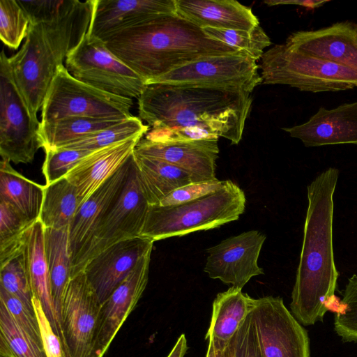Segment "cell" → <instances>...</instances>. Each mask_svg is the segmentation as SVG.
<instances>
[{"label": "cell", "mask_w": 357, "mask_h": 357, "mask_svg": "<svg viewBox=\"0 0 357 357\" xmlns=\"http://www.w3.org/2000/svg\"><path fill=\"white\" fill-rule=\"evenodd\" d=\"M203 31L211 38L245 52L257 61L261 59L264 50L271 45L260 25L250 30L204 28Z\"/></svg>", "instance_id": "34"}, {"label": "cell", "mask_w": 357, "mask_h": 357, "mask_svg": "<svg viewBox=\"0 0 357 357\" xmlns=\"http://www.w3.org/2000/svg\"><path fill=\"white\" fill-rule=\"evenodd\" d=\"M338 178L339 170L329 167L307 187L308 205L303 245L290 303L292 314L304 326L322 321L335 298L338 273L333 222Z\"/></svg>", "instance_id": "2"}, {"label": "cell", "mask_w": 357, "mask_h": 357, "mask_svg": "<svg viewBox=\"0 0 357 357\" xmlns=\"http://www.w3.org/2000/svg\"><path fill=\"white\" fill-rule=\"evenodd\" d=\"M251 314L261 357H310L307 333L281 297L252 298Z\"/></svg>", "instance_id": "11"}, {"label": "cell", "mask_w": 357, "mask_h": 357, "mask_svg": "<svg viewBox=\"0 0 357 357\" xmlns=\"http://www.w3.org/2000/svg\"><path fill=\"white\" fill-rule=\"evenodd\" d=\"M44 246L50 273L52 299L61 325L65 295L72 278L69 227L62 229L45 228Z\"/></svg>", "instance_id": "26"}, {"label": "cell", "mask_w": 357, "mask_h": 357, "mask_svg": "<svg viewBox=\"0 0 357 357\" xmlns=\"http://www.w3.org/2000/svg\"><path fill=\"white\" fill-rule=\"evenodd\" d=\"M24 251L1 266L0 286L35 312Z\"/></svg>", "instance_id": "35"}, {"label": "cell", "mask_w": 357, "mask_h": 357, "mask_svg": "<svg viewBox=\"0 0 357 357\" xmlns=\"http://www.w3.org/2000/svg\"><path fill=\"white\" fill-rule=\"evenodd\" d=\"M172 15L175 0H93L87 33L102 40L126 27Z\"/></svg>", "instance_id": "18"}, {"label": "cell", "mask_w": 357, "mask_h": 357, "mask_svg": "<svg viewBox=\"0 0 357 357\" xmlns=\"http://www.w3.org/2000/svg\"><path fill=\"white\" fill-rule=\"evenodd\" d=\"M335 310L334 328L342 341L357 342V275L348 279L342 298Z\"/></svg>", "instance_id": "37"}, {"label": "cell", "mask_w": 357, "mask_h": 357, "mask_svg": "<svg viewBox=\"0 0 357 357\" xmlns=\"http://www.w3.org/2000/svg\"><path fill=\"white\" fill-rule=\"evenodd\" d=\"M66 68L77 79L116 96L139 98L145 80L117 58L105 43L87 33L68 54Z\"/></svg>", "instance_id": "8"}, {"label": "cell", "mask_w": 357, "mask_h": 357, "mask_svg": "<svg viewBox=\"0 0 357 357\" xmlns=\"http://www.w3.org/2000/svg\"><path fill=\"white\" fill-rule=\"evenodd\" d=\"M102 41L146 84L198 59L245 53L211 38L202 29L177 15L142 22L120 30Z\"/></svg>", "instance_id": "3"}, {"label": "cell", "mask_w": 357, "mask_h": 357, "mask_svg": "<svg viewBox=\"0 0 357 357\" xmlns=\"http://www.w3.org/2000/svg\"><path fill=\"white\" fill-rule=\"evenodd\" d=\"M188 350L185 335L182 334L167 357H183Z\"/></svg>", "instance_id": "45"}, {"label": "cell", "mask_w": 357, "mask_h": 357, "mask_svg": "<svg viewBox=\"0 0 357 357\" xmlns=\"http://www.w3.org/2000/svg\"><path fill=\"white\" fill-rule=\"evenodd\" d=\"M266 238L261 232L250 230L208 248L204 272L212 279L242 289L252 277L264 274L257 261Z\"/></svg>", "instance_id": "14"}, {"label": "cell", "mask_w": 357, "mask_h": 357, "mask_svg": "<svg viewBox=\"0 0 357 357\" xmlns=\"http://www.w3.org/2000/svg\"><path fill=\"white\" fill-rule=\"evenodd\" d=\"M259 68L257 61L245 53L213 56L186 63L147 84L218 87L252 93L263 83Z\"/></svg>", "instance_id": "10"}, {"label": "cell", "mask_w": 357, "mask_h": 357, "mask_svg": "<svg viewBox=\"0 0 357 357\" xmlns=\"http://www.w3.org/2000/svg\"><path fill=\"white\" fill-rule=\"evenodd\" d=\"M149 130V126L144 125L139 117L132 116L61 148L94 151L128 139L142 138Z\"/></svg>", "instance_id": "32"}, {"label": "cell", "mask_w": 357, "mask_h": 357, "mask_svg": "<svg viewBox=\"0 0 357 357\" xmlns=\"http://www.w3.org/2000/svg\"><path fill=\"white\" fill-rule=\"evenodd\" d=\"M44 230L43 225L38 220L29 231L24 251L26 266L33 295L40 301L52 328L64 345L62 327L51 296L50 273L44 246Z\"/></svg>", "instance_id": "25"}, {"label": "cell", "mask_w": 357, "mask_h": 357, "mask_svg": "<svg viewBox=\"0 0 357 357\" xmlns=\"http://www.w3.org/2000/svg\"><path fill=\"white\" fill-rule=\"evenodd\" d=\"M149 207L135 160L123 190L96 229L77 273L83 271L91 259L112 245L141 236Z\"/></svg>", "instance_id": "12"}, {"label": "cell", "mask_w": 357, "mask_h": 357, "mask_svg": "<svg viewBox=\"0 0 357 357\" xmlns=\"http://www.w3.org/2000/svg\"><path fill=\"white\" fill-rule=\"evenodd\" d=\"M263 83L284 84L313 93L357 87V71L289 47L275 45L259 66Z\"/></svg>", "instance_id": "6"}, {"label": "cell", "mask_w": 357, "mask_h": 357, "mask_svg": "<svg viewBox=\"0 0 357 357\" xmlns=\"http://www.w3.org/2000/svg\"><path fill=\"white\" fill-rule=\"evenodd\" d=\"M225 181L214 179L208 181L191 183L174 190L158 204L162 206H174L189 202L222 188Z\"/></svg>", "instance_id": "41"}, {"label": "cell", "mask_w": 357, "mask_h": 357, "mask_svg": "<svg viewBox=\"0 0 357 357\" xmlns=\"http://www.w3.org/2000/svg\"><path fill=\"white\" fill-rule=\"evenodd\" d=\"M91 152L93 151L65 148L45 151L42 172L46 185L65 178L80 160Z\"/></svg>", "instance_id": "38"}, {"label": "cell", "mask_w": 357, "mask_h": 357, "mask_svg": "<svg viewBox=\"0 0 357 357\" xmlns=\"http://www.w3.org/2000/svg\"><path fill=\"white\" fill-rule=\"evenodd\" d=\"M252 97L242 90L149 84L138 98L139 118L175 141L242 139Z\"/></svg>", "instance_id": "1"}, {"label": "cell", "mask_w": 357, "mask_h": 357, "mask_svg": "<svg viewBox=\"0 0 357 357\" xmlns=\"http://www.w3.org/2000/svg\"><path fill=\"white\" fill-rule=\"evenodd\" d=\"M101 305L83 271L71 278L61 320L68 357H99L96 345Z\"/></svg>", "instance_id": "13"}, {"label": "cell", "mask_w": 357, "mask_h": 357, "mask_svg": "<svg viewBox=\"0 0 357 357\" xmlns=\"http://www.w3.org/2000/svg\"><path fill=\"white\" fill-rule=\"evenodd\" d=\"M151 253L137 263L131 273L102 304L97 334V352L103 357L140 299L149 279Z\"/></svg>", "instance_id": "19"}, {"label": "cell", "mask_w": 357, "mask_h": 357, "mask_svg": "<svg viewBox=\"0 0 357 357\" xmlns=\"http://www.w3.org/2000/svg\"><path fill=\"white\" fill-rule=\"evenodd\" d=\"M45 185L15 170L8 160L0 162V199L5 200L31 221L39 220Z\"/></svg>", "instance_id": "28"}, {"label": "cell", "mask_w": 357, "mask_h": 357, "mask_svg": "<svg viewBox=\"0 0 357 357\" xmlns=\"http://www.w3.org/2000/svg\"><path fill=\"white\" fill-rule=\"evenodd\" d=\"M80 206L76 188L63 178L45 185L39 220L45 228L70 227Z\"/></svg>", "instance_id": "30"}, {"label": "cell", "mask_w": 357, "mask_h": 357, "mask_svg": "<svg viewBox=\"0 0 357 357\" xmlns=\"http://www.w3.org/2000/svg\"><path fill=\"white\" fill-rule=\"evenodd\" d=\"M206 357H215V351L211 342H208V346Z\"/></svg>", "instance_id": "47"}, {"label": "cell", "mask_w": 357, "mask_h": 357, "mask_svg": "<svg viewBox=\"0 0 357 357\" xmlns=\"http://www.w3.org/2000/svg\"><path fill=\"white\" fill-rule=\"evenodd\" d=\"M154 241L139 236L119 241L91 259L83 271L102 304L137 263L152 251Z\"/></svg>", "instance_id": "16"}, {"label": "cell", "mask_w": 357, "mask_h": 357, "mask_svg": "<svg viewBox=\"0 0 357 357\" xmlns=\"http://www.w3.org/2000/svg\"><path fill=\"white\" fill-rule=\"evenodd\" d=\"M30 19L17 1H0V38L5 45L17 50L26 38Z\"/></svg>", "instance_id": "36"}, {"label": "cell", "mask_w": 357, "mask_h": 357, "mask_svg": "<svg viewBox=\"0 0 357 357\" xmlns=\"http://www.w3.org/2000/svg\"><path fill=\"white\" fill-rule=\"evenodd\" d=\"M328 1H319V0H268L264 1V3L268 6H280V5H293L300 6L307 8H317L323 6Z\"/></svg>", "instance_id": "44"}, {"label": "cell", "mask_w": 357, "mask_h": 357, "mask_svg": "<svg viewBox=\"0 0 357 357\" xmlns=\"http://www.w3.org/2000/svg\"><path fill=\"white\" fill-rule=\"evenodd\" d=\"M30 19L31 24L52 21L64 14L75 0L17 1Z\"/></svg>", "instance_id": "40"}, {"label": "cell", "mask_w": 357, "mask_h": 357, "mask_svg": "<svg viewBox=\"0 0 357 357\" xmlns=\"http://www.w3.org/2000/svg\"><path fill=\"white\" fill-rule=\"evenodd\" d=\"M234 338V357H261L256 339L251 311Z\"/></svg>", "instance_id": "43"}, {"label": "cell", "mask_w": 357, "mask_h": 357, "mask_svg": "<svg viewBox=\"0 0 357 357\" xmlns=\"http://www.w3.org/2000/svg\"><path fill=\"white\" fill-rule=\"evenodd\" d=\"M231 339L228 347L223 351H215V357H234V338Z\"/></svg>", "instance_id": "46"}, {"label": "cell", "mask_w": 357, "mask_h": 357, "mask_svg": "<svg viewBox=\"0 0 357 357\" xmlns=\"http://www.w3.org/2000/svg\"><path fill=\"white\" fill-rule=\"evenodd\" d=\"M40 122L34 118L13 79L8 57L0 55V155L15 164L31 162L41 148Z\"/></svg>", "instance_id": "9"}, {"label": "cell", "mask_w": 357, "mask_h": 357, "mask_svg": "<svg viewBox=\"0 0 357 357\" xmlns=\"http://www.w3.org/2000/svg\"><path fill=\"white\" fill-rule=\"evenodd\" d=\"M139 177L149 205H158L170 192L195 183L192 176L167 162L135 153Z\"/></svg>", "instance_id": "27"}, {"label": "cell", "mask_w": 357, "mask_h": 357, "mask_svg": "<svg viewBox=\"0 0 357 357\" xmlns=\"http://www.w3.org/2000/svg\"><path fill=\"white\" fill-rule=\"evenodd\" d=\"M218 139L160 142L142 138L136 145V154L173 164L190 173L194 182L216 179L215 162L218 158Z\"/></svg>", "instance_id": "17"}, {"label": "cell", "mask_w": 357, "mask_h": 357, "mask_svg": "<svg viewBox=\"0 0 357 357\" xmlns=\"http://www.w3.org/2000/svg\"><path fill=\"white\" fill-rule=\"evenodd\" d=\"M0 357H46L43 348L19 326L1 301Z\"/></svg>", "instance_id": "33"}, {"label": "cell", "mask_w": 357, "mask_h": 357, "mask_svg": "<svg viewBox=\"0 0 357 357\" xmlns=\"http://www.w3.org/2000/svg\"><path fill=\"white\" fill-rule=\"evenodd\" d=\"M123 120L68 116L40 122L38 132L40 146L45 151L56 149Z\"/></svg>", "instance_id": "29"}, {"label": "cell", "mask_w": 357, "mask_h": 357, "mask_svg": "<svg viewBox=\"0 0 357 357\" xmlns=\"http://www.w3.org/2000/svg\"><path fill=\"white\" fill-rule=\"evenodd\" d=\"M245 196L235 183L226 180L219 190L178 205H149L141 236L155 241L208 230L239 219Z\"/></svg>", "instance_id": "5"}, {"label": "cell", "mask_w": 357, "mask_h": 357, "mask_svg": "<svg viewBox=\"0 0 357 357\" xmlns=\"http://www.w3.org/2000/svg\"><path fill=\"white\" fill-rule=\"evenodd\" d=\"M282 129L307 147L357 145V101L332 109L321 107L307 122Z\"/></svg>", "instance_id": "21"}, {"label": "cell", "mask_w": 357, "mask_h": 357, "mask_svg": "<svg viewBox=\"0 0 357 357\" xmlns=\"http://www.w3.org/2000/svg\"><path fill=\"white\" fill-rule=\"evenodd\" d=\"M93 0H75L52 21L30 24L20 50L8 57L15 82L37 118L59 67L88 31Z\"/></svg>", "instance_id": "4"}, {"label": "cell", "mask_w": 357, "mask_h": 357, "mask_svg": "<svg viewBox=\"0 0 357 357\" xmlns=\"http://www.w3.org/2000/svg\"><path fill=\"white\" fill-rule=\"evenodd\" d=\"M132 99L116 96L73 77L59 67L41 107L42 123L68 116L126 119L132 115Z\"/></svg>", "instance_id": "7"}, {"label": "cell", "mask_w": 357, "mask_h": 357, "mask_svg": "<svg viewBox=\"0 0 357 357\" xmlns=\"http://www.w3.org/2000/svg\"><path fill=\"white\" fill-rule=\"evenodd\" d=\"M252 299L242 289L231 287L218 294L213 303L211 321L206 334L215 351L229 344L252 309Z\"/></svg>", "instance_id": "24"}, {"label": "cell", "mask_w": 357, "mask_h": 357, "mask_svg": "<svg viewBox=\"0 0 357 357\" xmlns=\"http://www.w3.org/2000/svg\"><path fill=\"white\" fill-rule=\"evenodd\" d=\"M0 301L4 303L19 326L43 347L40 326L36 313L1 286Z\"/></svg>", "instance_id": "39"}, {"label": "cell", "mask_w": 357, "mask_h": 357, "mask_svg": "<svg viewBox=\"0 0 357 357\" xmlns=\"http://www.w3.org/2000/svg\"><path fill=\"white\" fill-rule=\"evenodd\" d=\"M33 304L39 323L43 348L46 357H68L61 339L54 332L40 301L34 296Z\"/></svg>", "instance_id": "42"}, {"label": "cell", "mask_w": 357, "mask_h": 357, "mask_svg": "<svg viewBox=\"0 0 357 357\" xmlns=\"http://www.w3.org/2000/svg\"><path fill=\"white\" fill-rule=\"evenodd\" d=\"M285 43L357 71V23L346 21L318 30L296 31Z\"/></svg>", "instance_id": "20"}, {"label": "cell", "mask_w": 357, "mask_h": 357, "mask_svg": "<svg viewBox=\"0 0 357 357\" xmlns=\"http://www.w3.org/2000/svg\"><path fill=\"white\" fill-rule=\"evenodd\" d=\"M135 162L133 153L79 208L69 227L72 277L106 213L123 190Z\"/></svg>", "instance_id": "15"}, {"label": "cell", "mask_w": 357, "mask_h": 357, "mask_svg": "<svg viewBox=\"0 0 357 357\" xmlns=\"http://www.w3.org/2000/svg\"><path fill=\"white\" fill-rule=\"evenodd\" d=\"M142 138H134L94 151L80 160L66 175L76 188L82 205L133 153Z\"/></svg>", "instance_id": "22"}, {"label": "cell", "mask_w": 357, "mask_h": 357, "mask_svg": "<svg viewBox=\"0 0 357 357\" xmlns=\"http://www.w3.org/2000/svg\"><path fill=\"white\" fill-rule=\"evenodd\" d=\"M35 222L0 199V265L22 253Z\"/></svg>", "instance_id": "31"}, {"label": "cell", "mask_w": 357, "mask_h": 357, "mask_svg": "<svg viewBox=\"0 0 357 357\" xmlns=\"http://www.w3.org/2000/svg\"><path fill=\"white\" fill-rule=\"evenodd\" d=\"M176 15L201 29L250 30L259 25L251 8L234 0H175Z\"/></svg>", "instance_id": "23"}]
</instances>
